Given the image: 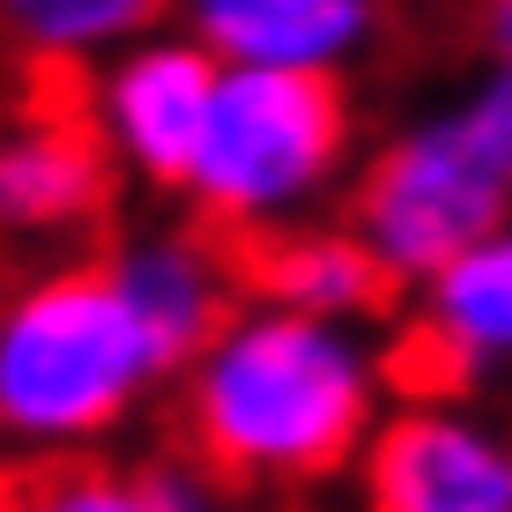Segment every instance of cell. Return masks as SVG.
Segmentation results:
<instances>
[{
    "label": "cell",
    "mask_w": 512,
    "mask_h": 512,
    "mask_svg": "<svg viewBox=\"0 0 512 512\" xmlns=\"http://www.w3.org/2000/svg\"><path fill=\"white\" fill-rule=\"evenodd\" d=\"M171 446L231 498H305L349 483L379 409L394 401L386 334L245 305L171 372Z\"/></svg>",
    "instance_id": "1"
},
{
    "label": "cell",
    "mask_w": 512,
    "mask_h": 512,
    "mask_svg": "<svg viewBox=\"0 0 512 512\" xmlns=\"http://www.w3.org/2000/svg\"><path fill=\"white\" fill-rule=\"evenodd\" d=\"M171 364L149 349L97 245L30 260L0 282V453L67 461L104 453L149 416Z\"/></svg>",
    "instance_id": "2"
},
{
    "label": "cell",
    "mask_w": 512,
    "mask_h": 512,
    "mask_svg": "<svg viewBox=\"0 0 512 512\" xmlns=\"http://www.w3.org/2000/svg\"><path fill=\"white\" fill-rule=\"evenodd\" d=\"M357 156H364V119L349 75L216 67V97H208L179 208L216 238L253 245L305 216H327Z\"/></svg>",
    "instance_id": "3"
},
{
    "label": "cell",
    "mask_w": 512,
    "mask_h": 512,
    "mask_svg": "<svg viewBox=\"0 0 512 512\" xmlns=\"http://www.w3.org/2000/svg\"><path fill=\"white\" fill-rule=\"evenodd\" d=\"M334 216L372 245L394 290H416L431 268H446L461 245L512 216V186L483 156L461 104H446V112H416L394 134H379L357 156Z\"/></svg>",
    "instance_id": "4"
},
{
    "label": "cell",
    "mask_w": 512,
    "mask_h": 512,
    "mask_svg": "<svg viewBox=\"0 0 512 512\" xmlns=\"http://www.w3.org/2000/svg\"><path fill=\"white\" fill-rule=\"evenodd\" d=\"M349 490L357 512H512V416L483 394H394Z\"/></svg>",
    "instance_id": "5"
},
{
    "label": "cell",
    "mask_w": 512,
    "mask_h": 512,
    "mask_svg": "<svg viewBox=\"0 0 512 512\" xmlns=\"http://www.w3.org/2000/svg\"><path fill=\"white\" fill-rule=\"evenodd\" d=\"M119 171L104 164L75 90L23 82L0 112V253L52 260L104 245L119 216Z\"/></svg>",
    "instance_id": "6"
},
{
    "label": "cell",
    "mask_w": 512,
    "mask_h": 512,
    "mask_svg": "<svg viewBox=\"0 0 512 512\" xmlns=\"http://www.w3.org/2000/svg\"><path fill=\"white\" fill-rule=\"evenodd\" d=\"M208 97H216V60L186 30H156L75 82V104L104 164L119 171V186L149 193V201H179L193 149H201Z\"/></svg>",
    "instance_id": "7"
},
{
    "label": "cell",
    "mask_w": 512,
    "mask_h": 512,
    "mask_svg": "<svg viewBox=\"0 0 512 512\" xmlns=\"http://www.w3.org/2000/svg\"><path fill=\"white\" fill-rule=\"evenodd\" d=\"M394 394H490L512 386V216L401 290L386 334Z\"/></svg>",
    "instance_id": "8"
},
{
    "label": "cell",
    "mask_w": 512,
    "mask_h": 512,
    "mask_svg": "<svg viewBox=\"0 0 512 512\" xmlns=\"http://www.w3.org/2000/svg\"><path fill=\"white\" fill-rule=\"evenodd\" d=\"M97 260H104L112 290L127 297V312L141 320L149 349L171 364V372H179L193 349L245 305L238 245L216 238L208 223H193L186 208H179V216L127 223V231H104Z\"/></svg>",
    "instance_id": "9"
},
{
    "label": "cell",
    "mask_w": 512,
    "mask_h": 512,
    "mask_svg": "<svg viewBox=\"0 0 512 512\" xmlns=\"http://www.w3.org/2000/svg\"><path fill=\"white\" fill-rule=\"evenodd\" d=\"M394 0H171V30H186L216 67H297L349 75L386 45Z\"/></svg>",
    "instance_id": "10"
},
{
    "label": "cell",
    "mask_w": 512,
    "mask_h": 512,
    "mask_svg": "<svg viewBox=\"0 0 512 512\" xmlns=\"http://www.w3.org/2000/svg\"><path fill=\"white\" fill-rule=\"evenodd\" d=\"M245 268V297L282 312H305V320H342V327H379L401 305L394 275L372 260V245L349 231L342 216H305L290 231H268L253 245H238Z\"/></svg>",
    "instance_id": "11"
},
{
    "label": "cell",
    "mask_w": 512,
    "mask_h": 512,
    "mask_svg": "<svg viewBox=\"0 0 512 512\" xmlns=\"http://www.w3.org/2000/svg\"><path fill=\"white\" fill-rule=\"evenodd\" d=\"M0 512H231V490L201 461L171 453H67V461H15L0 475Z\"/></svg>",
    "instance_id": "12"
},
{
    "label": "cell",
    "mask_w": 512,
    "mask_h": 512,
    "mask_svg": "<svg viewBox=\"0 0 512 512\" xmlns=\"http://www.w3.org/2000/svg\"><path fill=\"white\" fill-rule=\"evenodd\" d=\"M156 30H171V0H0V52L38 90H75Z\"/></svg>",
    "instance_id": "13"
},
{
    "label": "cell",
    "mask_w": 512,
    "mask_h": 512,
    "mask_svg": "<svg viewBox=\"0 0 512 512\" xmlns=\"http://www.w3.org/2000/svg\"><path fill=\"white\" fill-rule=\"evenodd\" d=\"M461 119L475 127V141H483V156L505 171V186H512V82L498 75H483L475 90L461 97Z\"/></svg>",
    "instance_id": "14"
},
{
    "label": "cell",
    "mask_w": 512,
    "mask_h": 512,
    "mask_svg": "<svg viewBox=\"0 0 512 512\" xmlns=\"http://www.w3.org/2000/svg\"><path fill=\"white\" fill-rule=\"evenodd\" d=\"M475 45H483V75L512 82V0H475Z\"/></svg>",
    "instance_id": "15"
}]
</instances>
